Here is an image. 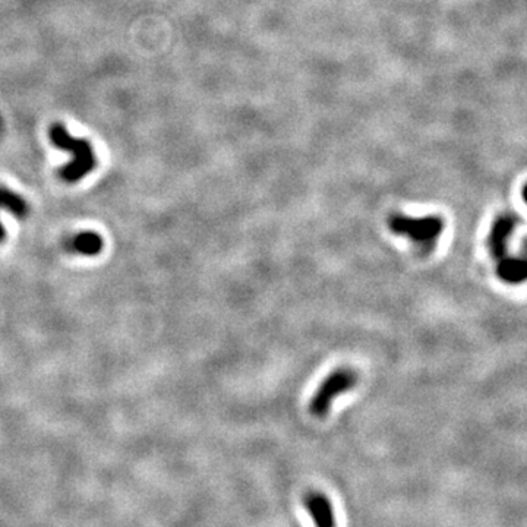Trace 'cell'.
Returning a JSON list of instances; mask_svg holds the SVG:
<instances>
[{
  "instance_id": "6da1fadb",
  "label": "cell",
  "mask_w": 527,
  "mask_h": 527,
  "mask_svg": "<svg viewBox=\"0 0 527 527\" xmlns=\"http://www.w3.org/2000/svg\"><path fill=\"white\" fill-rule=\"evenodd\" d=\"M48 135H50V141L55 146L68 151V154L73 157L72 162L59 170V176L65 182H79L97 167L95 153L87 140L73 137L62 124L52 125Z\"/></svg>"
},
{
  "instance_id": "7a4b0ae2",
  "label": "cell",
  "mask_w": 527,
  "mask_h": 527,
  "mask_svg": "<svg viewBox=\"0 0 527 527\" xmlns=\"http://www.w3.org/2000/svg\"><path fill=\"white\" fill-rule=\"evenodd\" d=\"M388 227L394 235L410 239L422 253H429L435 249L445 223L439 215L408 217L394 213L388 217Z\"/></svg>"
},
{
  "instance_id": "3957f363",
  "label": "cell",
  "mask_w": 527,
  "mask_h": 527,
  "mask_svg": "<svg viewBox=\"0 0 527 527\" xmlns=\"http://www.w3.org/2000/svg\"><path fill=\"white\" fill-rule=\"evenodd\" d=\"M358 384V374L350 367H338L331 372L318 387L309 403V410L316 418L328 414L331 404L337 396L347 393Z\"/></svg>"
},
{
  "instance_id": "277c9868",
  "label": "cell",
  "mask_w": 527,
  "mask_h": 527,
  "mask_svg": "<svg viewBox=\"0 0 527 527\" xmlns=\"http://www.w3.org/2000/svg\"><path fill=\"white\" fill-rule=\"evenodd\" d=\"M519 224V217L512 213H504L498 215L489 229L488 249L495 261L506 258L508 255V240Z\"/></svg>"
},
{
  "instance_id": "5b68a950",
  "label": "cell",
  "mask_w": 527,
  "mask_h": 527,
  "mask_svg": "<svg viewBox=\"0 0 527 527\" xmlns=\"http://www.w3.org/2000/svg\"><path fill=\"white\" fill-rule=\"evenodd\" d=\"M305 506L308 508L316 527H336L334 511L325 495L320 492H311L305 498Z\"/></svg>"
},
{
  "instance_id": "8992f818",
  "label": "cell",
  "mask_w": 527,
  "mask_h": 527,
  "mask_svg": "<svg viewBox=\"0 0 527 527\" xmlns=\"http://www.w3.org/2000/svg\"><path fill=\"white\" fill-rule=\"evenodd\" d=\"M497 276L508 285L523 283L527 276L526 260L507 255L506 258L497 261Z\"/></svg>"
},
{
  "instance_id": "52a82bcc",
  "label": "cell",
  "mask_w": 527,
  "mask_h": 527,
  "mask_svg": "<svg viewBox=\"0 0 527 527\" xmlns=\"http://www.w3.org/2000/svg\"><path fill=\"white\" fill-rule=\"evenodd\" d=\"M66 247L69 251L75 253L93 256L102 252L103 239L99 233L95 231H81L68 240Z\"/></svg>"
},
{
  "instance_id": "ba28073f",
  "label": "cell",
  "mask_w": 527,
  "mask_h": 527,
  "mask_svg": "<svg viewBox=\"0 0 527 527\" xmlns=\"http://www.w3.org/2000/svg\"><path fill=\"white\" fill-rule=\"evenodd\" d=\"M0 208H6L9 213H12L19 218H23L28 214L27 201L22 197H19V195L15 193L14 191H10L5 186H0ZM5 236H6L5 229L2 224H0V243L5 240Z\"/></svg>"
}]
</instances>
